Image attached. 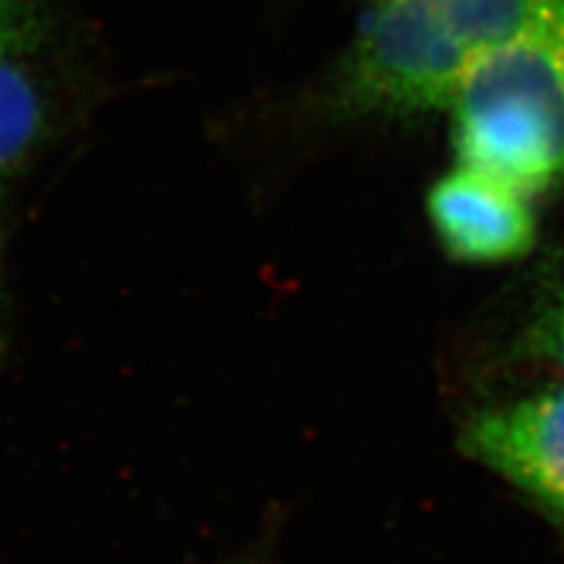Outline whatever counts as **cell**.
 Wrapping results in <instances>:
<instances>
[{
    "label": "cell",
    "instance_id": "52a82bcc",
    "mask_svg": "<svg viewBox=\"0 0 564 564\" xmlns=\"http://www.w3.org/2000/svg\"><path fill=\"white\" fill-rule=\"evenodd\" d=\"M3 308H6V296H3V234H0V356H3Z\"/></svg>",
    "mask_w": 564,
    "mask_h": 564
},
{
    "label": "cell",
    "instance_id": "8992f818",
    "mask_svg": "<svg viewBox=\"0 0 564 564\" xmlns=\"http://www.w3.org/2000/svg\"><path fill=\"white\" fill-rule=\"evenodd\" d=\"M529 348L536 358L555 365L564 372V280L534 321L532 332H529Z\"/></svg>",
    "mask_w": 564,
    "mask_h": 564
},
{
    "label": "cell",
    "instance_id": "6da1fadb",
    "mask_svg": "<svg viewBox=\"0 0 564 564\" xmlns=\"http://www.w3.org/2000/svg\"><path fill=\"white\" fill-rule=\"evenodd\" d=\"M557 0H375L341 62L358 113L447 111L458 85Z\"/></svg>",
    "mask_w": 564,
    "mask_h": 564
},
{
    "label": "cell",
    "instance_id": "277c9868",
    "mask_svg": "<svg viewBox=\"0 0 564 564\" xmlns=\"http://www.w3.org/2000/svg\"><path fill=\"white\" fill-rule=\"evenodd\" d=\"M458 449L564 524V386L473 414Z\"/></svg>",
    "mask_w": 564,
    "mask_h": 564
},
{
    "label": "cell",
    "instance_id": "3957f363",
    "mask_svg": "<svg viewBox=\"0 0 564 564\" xmlns=\"http://www.w3.org/2000/svg\"><path fill=\"white\" fill-rule=\"evenodd\" d=\"M55 0H0V212L70 128L87 62Z\"/></svg>",
    "mask_w": 564,
    "mask_h": 564
},
{
    "label": "cell",
    "instance_id": "7a4b0ae2",
    "mask_svg": "<svg viewBox=\"0 0 564 564\" xmlns=\"http://www.w3.org/2000/svg\"><path fill=\"white\" fill-rule=\"evenodd\" d=\"M447 113L456 163L529 196L564 186V0L475 66Z\"/></svg>",
    "mask_w": 564,
    "mask_h": 564
},
{
    "label": "cell",
    "instance_id": "5b68a950",
    "mask_svg": "<svg viewBox=\"0 0 564 564\" xmlns=\"http://www.w3.org/2000/svg\"><path fill=\"white\" fill-rule=\"evenodd\" d=\"M426 209L440 245L464 263L513 261L536 240L532 196L473 165L456 163L440 176Z\"/></svg>",
    "mask_w": 564,
    "mask_h": 564
}]
</instances>
